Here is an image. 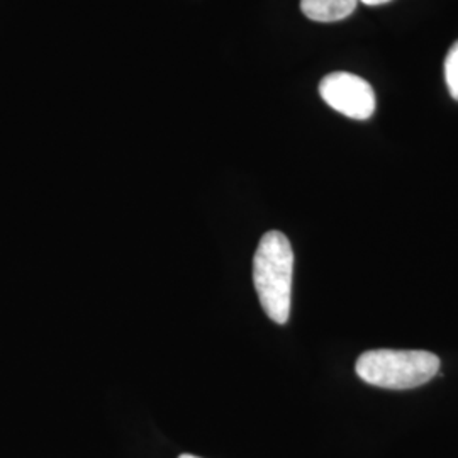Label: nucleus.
Segmentation results:
<instances>
[{
  "label": "nucleus",
  "instance_id": "nucleus-1",
  "mask_svg": "<svg viewBox=\"0 0 458 458\" xmlns=\"http://www.w3.org/2000/svg\"><path fill=\"white\" fill-rule=\"evenodd\" d=\"M294 251L280 231L265 233L253 259V282L263 311L277 325L291 316Z\"/></svg>",
  "mask_w": 458,
  "mask_h": 458
},
{
  "label": "nucleus",
  "instance_id": "nucleus-2",
  "mask_svg": "<svg viewBox=\"0 0 458 458\" xmlns=\"http://www.w3.org/2000/svg\"><path fill=\"white\" fill-rule=\"evenodd\" d=\"M440 369V359L423 350H370L357 360V376L363 382L404 391L425 386Z\"/></svg>",
  "mask_w": 458,
  "mask_h": 458
},
{
  "label": "nucleus",
  "instance_id": "nucleus-3",
  "mask_svg": "<svg viewBox=\"0 0 458 458\" xmlns=\"http://www.w3.org/2000/svg\"><path fill=\"white\" fill-rule=\"evenodd\" d=\"M319 94L331 109L346 117L365 121L376 113V92L359 75L348 72L327 75L319 83Z\"/></svg>",
  "mask_w": 458,
  "mask_h": 458
},
{
  "label": "nucleus",
  "instance_id": "nucleus-4",
  "mask_svg": "<svg viewBox=\"0 0 458 458\" xmlns=\"http://www.w3.org/2000/svg\"><path fill=\"white\" fill-rule=\"evenodd\" d=\"M359 0H301L302 14L316 22H336L353 14Z\"/></svg>",
  "mask_w": 458,
  "mask_h": 458
},
{
  "label": "nucleus",
  "instance_id": "nucleus-5",
  "mask_svg": "<svg viewBox=\"0 0 458 458\" xmlns=\"http://www.w3.org/2000/svg\"><path fill=\"white\" fill-rule=\"evenodd\" d=\"M445 81L450 96L458 100V41L445 58Z\"/></svg>",
  "mask_w": 458,
  "mask_h": 458
},
{
  "label": "nucleus",
  "instance_id": "nucleus-6",
  "mask_svg": "<svg viewBox=\"0 0 458 458\" xmlns=\"http://www.w3.org/2000/svg\"><path fill=\"white\" fill-rule=\"evenodd\" d=\"M359 2H363L365 5H380V4H387L391 0H359Z\"/></svg>",
  "mask_w": 458,
  "mask_h": 458
},
{
  "label": "nucleus",
  "instance_id": "nucleus-7",
  "mask_svg": "<svg viewBox=\"0 0 458 458\" xmlns=\"http://www.w3.org/2000/svg\"><path fill=\"white\" fill-rule=\"evenodd\" d=\"M179 458H199V457H196V455H181V457Z\"/></svg>",
  "mask_w": 458,
  "mask_h": 458
}]
</instances>
